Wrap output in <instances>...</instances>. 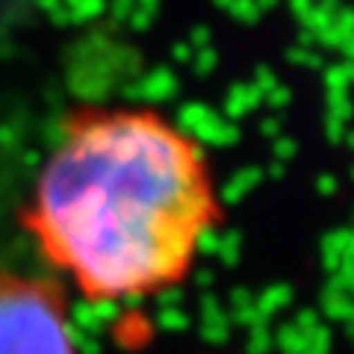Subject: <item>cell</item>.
<instances>
[{"label": "cell", "mask_w": 354, "mask_h": 354, "mask_svg": "<svg viewBox=\"0 0 354 354\" xmlns=\"http://www.w3.org/2000/svg\"><path fill=\"white\" fill-rule=\"evenodd\" d=\"M218 218L201 145L148 106H86L68 115L27 207L41 257L92 301L177 286Z\"/></svg>", "instance_id": "1"}, {"label": "cell", "mask_w": 354, "mask_h": 354, "mask_svg": "<svg viewBox=\"0 0 354 354\" xmlns=\"http://www.w3.org/2000/svg\"><path fill=\"white\" fill-rule=\"evenodd\" d=\"M0 354H80L57 281L0 269Z\"/></svg>", "instance_id": "2"}]
</instances>
